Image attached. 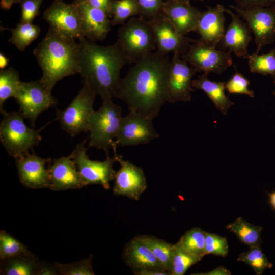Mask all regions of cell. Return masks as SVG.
I'll return each mask as SVG.
<instances>
[{"mask_svg":"<svg viewBox=\"0 0 275 275\" xmlns=\"http://www.w3.org/2000/svg\"><path fill=\"white\" fill-rule=\"evenodd\" d=\"M134 64L120 79L114 97L124 101L129 111L153 120L168 102L171 60L155 52Z\"/></svg>","mask_w":275,"mask_h":275,"instance_id":"cell-1","label":"cell"},{"mask_svg":"<svg viewBox=\"0 0 275 275\" xmlns=\"http://www.w3.org/2000/svg\"><path fill=\"white\" fill-rule=\"evenodd\" d=\"M79 74L102 100L114 97L122 68L131 62L119 41L101 46L86 37L79 40Z\"/></svg>","mask_w":275,"mask_h":275,"instance_id":"cell-2","label":"cell"},{"mask_svg":"<svg viewBox=\"0 0 275 275\" xmlns=\"http://www.w3.org/2000/svg\"><path fill=\"white\" fill-rule=\"evenodd\" d=\"M33 53L42 71L40 80L50 92L59 81L79 73V42L51 28Z\"/></svg>","mask_w":275,"mask_h":275,"instance_id":"cell-3","label":"cell"},{"mask_svg":"<svg viewBox=\"0 0 275 275\" xmlns=\"http://www.w3.org/2000/svg\"><path fill=\"white\" fill-rule=\"evenodd\" d=\"M112 98L103 99L101 107L94 110L88 119L89 147L102 150L106 155L110 149L117 148L113 139L117 136L122 117V107L115 104Z\"/></svg>","mask_w":275,"mask_h":275,"instance_id":"cell-4","label":"cell"},{"mask_svg":"<svg viewBox=\"0 0 275 275\" xmlns=\"http://www.w3.org/2000/svg\"><path fill=\"white\" fill-rule=\"evenodd\" d=\"M2 114L3 118L0 124V140L11 156L15 159L39 144L42 139L40 132L46 125L36 130L25 124L24 118L19 111H5Z\"/></svg>","mask_w":275,"mask_h":275,"instance_id":"cell-5","label":"cell"},{"mask_svg":"<svg viewBox=\"0 0 275 275\" xmlns=\"http://www.w3.org/2000/svg\"><path fill=\"white\" fill-rule=\"evenodd\" d=\"M131 64L153 52L156 47V38L148 20L132 17L119 29L118 39Z\"/></svg>","mask_w":275,"mask_h":275,"instance_id":"cell-6","label":"cell"},{"mask_svg":"<svg viewBox=\"0 0 275 275\" xmlns=\"http://www.w3.org/2000/svg\"><path fill=\"white\" fill-rule=\"evenodd\" d=\"M96 93L85 82L77 95L63 110H57V119L71 136L89 131L88 119L94 111Z\"/></svg>","mask_w":275,"mask_h":275,"instance_id":"cell-7","label":"cell"},{"mask_svg":"<svg viewBox=\"0 0 275 275\" xmlns=\"http://www.w3.org/2000/svg\"><path fill=\"white\" fill-rule=\"evenodd\" d=\"M181 57L197 72L206 74H221L233 63L230 51L216 49L215 46L200 39L195 40Z\"/></svg>","mask_w":275,"mask_h":275,"instance_id":"cell-8","label":"cell"},{"mask_svg":"<svg viewBox=\"0 0 275 275\" xmlns=\"http://www.w3.org/2000/svg\"><path fill=\"white\" fill-rule=\"evenodd\" d=\"M86 140L78 144L70 155L75 162L85 186L99 184L104 189H109L110 182L115 179L116 171L113 167L117 161L116 158L115 156L111 157L108 154L103 161L90 159L86 154Z\"/></svg>","mask_w":275,"mask_h":275,"instance_id":"cell-9","label":"cell"},{"mask_svg":"<svg viewBox=\"0 0 275 275\" xmlns=\"http://www.w3.org/2000/svg\"><path fill=\"white\" fill-rule=\"evenodd\" d=\"M14 98L19 112L28 119L33 127L38 116L43 111L57 106L58 100L39 80L21 82Z\"/></svg>","mask_w":275,"mask_h":275,"instance_id":"cell-10","label":"cell"},{"mask_svg":"<svg viewBox=\"0 0 275 275\" xmlns=\"http://www.w3.org/2000/svg\"><path fill=\"white\" fill-rule=\"evenodd\" d=\"M244 20L255 37L256 53L275 40V5L270 7L254 6L240 9L230 5Z\"/></svg>","mask_w":275,"mask_h":275,"instance_id":"cell-11","label":"cell"},{"mask_svg":"<svg viewBox=\"0 0 275 275\" xmlns=\"http://www.w3.org/2000/svg\"><path fill=\"white\" fill-rule=\"evenodd\" d=\"M153 120L134 112L121 120L120 127L114 145L116 146H133L145 144L159 138L152 122Z\"/></svg>","mask_w":275,"mask_h":275,"instance_id":"cell-12","label":"cell"},{"mask_svg":"<svg viewBox=\"0 0 275 275\" xmlns=\"http://www.w3.org/2000/svg\"><path fill=\"white\" fill-rule=\"evenodd\" d=\"M43 19L56 31L67 37L78 39L85 37L79 14L76 5L63 0H53L43 14Z\"/></svg>","mask_w":275,"mask_h":275,"instance_id":"cell-13","label":"cell"},{"mask_svg":"<svg viewBox=\"0 0 275 275\" xmlns=\"http://www.w3.org/2000/svg\"><path fill=\"white\" fill-rule=\"evenodd\" d=\"M149 21L155 35L156 52L159 55L167 56L173 52L182 56L195 40L179 34L162 10Z\"/></svg>","mask_w":275,"mask_h":275,"instance_id":"cell-14","label":"cell"},{"mask_svg":"<svg viewBox=\"0 0 275 275\" xmlns=\"http://www.w3.org/2000/svg\"><path fill=\"white\" fill-rule=\"evenodd\" d=\"M116 148L113 150L120 168L116 172L113 194L115 196H126L131 199L138 200L147 188L143 169L129 161L124 160L121 155L117 154Z\"/></svg>","mask_w":275,"mask_h":275,"instance_id":"cell-15","label":"cell"},{"mask_svg":"<svg viewBox=\"0 0 275 275\" xmlns=\"http://www.w3.org/2000/svg\"><path fill=\"white\" fill-rule=\"evenodd\" d=\"M123 258L137 275H169L150 249L135 237L125 246Z\"/></svg>","mask_w":275,"mask_h":275,"instance_id":"cell-16","label":"cell"},{"mask_svg":"<svg viewBox=\"0 0 275 275\" xmlns=\"http://www.w3.org/2000/svg\"><path fill=\"white\" fill-rule=\"evenodd\" d=\"M171 66L168 86V102H188L191 100L192 78L197 71L181 55L174 52L171 60Z\"/></svg>","mask_w":275,"mask_h":275,"instance_id":"cell-17","label":"cell"},{"mask_svg":"<svg viewBox=\"0 0 275 275\" xmlns=\"http://www.w3.org/2000/svg\"><path fill=\"white\" fill-rule=\"evenodd\" d=\"M51 158H43L32 151L15 159L18 175L21 184L32 189L50 188L48 164Z\"/></svg>","mask_w":275,"mask_h":275,"instance_id":"cell-18","label":"cell"},{"mask_svg":"<svg viewBox=\"0 0 275 275\" xmlns=\"http://www.w3.org/2000/svg\"><path fill=\"white\" fill-rule=\"evenodd\" d=\"M73 3L77 8L85 37L93 42L104 40L112 26L106 13L85 0H73Z\"/></svg>","mask_w":275,"mask_h":275,"instance_id":"cell-19","label":"cell"},{"mask_svg":"<svg viewBox=\"0 0 275 275\" xmlns=\"http://www.w3.org/2000/svg\"><path fill=\"white\" fill-rule=\"evenodd\" d=\"M48 168L50 182V189L52 190L76 189L86 186L70 155L51 159Z\"/></svg>","mask_w":275,"mask_h":275,"instance_id":"cell-20","label":"cell"},{"mask_svg":"<svg viewBox=\"0 0 275 275\" xmlns=\"http://www.w3.org/2000/svg\"><path fill=\"white\" fill-rule=\"evenodd\" d=\"M225 12L231 16L232 21L216 46L220 50L228 49L237 56L244 58L248 54V47L252 40V32L237 14L227 9Z\"/></svg>","mask_w":275,"mask_h":275,"instance_id":"cell-21","label":"cell"},{"mask_svg":"<svg viewBox=\"0 0 275 275\" xmlns=\"http://www.w3.org/2000/svg\"><path fill=\"white\" fill-rule=\"evenodd\" d=\"M161 10L180 35L196 31L202 12L190 4L166 0Z\"/></svg>","mask_w":275,"mask_h":275,"instance_id":"cell-22","label":"cell"},{"mask_svg":"<svg viewBox=\"0 0 275 275\" xmlns=\"http://www.w3.org/2000/svg\"><path fill=\"white\" fill-rule=\"evenodd\" d=\"M226 8L221 4L214 7H207L202 12L196 32L199 34V39L215 47L222 39L225 32Z\"/></svg>","mask_w":275,"mask_h":275,"instance_id":"cell-23","label":"cell"},{"mask_svg":"<svg viewBox=\"0 0 275 275\" xmlns=\"http://www.w3.org/2000/svg\"><path fill=\"white\" fill-rule=\"evenodd\" d=\"M1 260V274L39 275L41 261L32 252Z\"/></svg>","mask_w":275,"mask_h":275,"instance_id":"cell-24","label":"cell"},{"mask_svg":"<svg viewBox=\"0 0 275 275\" xmlns=\"http://www.w3.org/2000/svg\"><path fill=\"white\" fill-rule=\"evenodd\" d=\"M208 74H203L192 80V87L203 90L213 102L215 107L223 115H226L229 108L235 103L225 94V82L211 81Z\"/></svg>","mask_w":275,"mask_h":275,"instance_id":"cell-25","label":"cell"},{"mask_svg":"<svg viewBox=\"0 0 275 275\" xmlns=\"http://www.w3.org/2000/svg\"><path fill=\"white\" fill-rule=\"evenodd\" d=\"M226 228L249 247L260 246L262 242L261 238L262 227L252 224L242 217H238L227 225Z\"/></svg>","mask_w":275,"mask_h":275,"instance_id":"cell-26","label":"cell"},{"mask_svg":"<svg viewBox=\"0 0 275 275\" xmlns=\"http://www.w3.org/2000/svg\"><path fill=\"white\" fill-rule=\"evenodd\" d=\"M12 34L9 42L14 45L20 51L25 49L39 36L41 29L33 23H18L15 28L8 29Z\"/></svg>","mask_w":275,"mask_h":275,"instance_id":"cell-27","label":"cell"},{"mask_svg":"<svg viewBox=\"0 0 275 275\" xmlns=\"http://www.w3.org/2000/svg\"><path fill=\"white\" fill-rule=\"evenodd\" d=\"M152 251L166 271L171 275L174 244L153 236H139Z\"/></svg>","mask_w":275,"mask_h":275,"instance_id":"cell-28","label":"cell"},{"mask_svg":"<svg viewBox=\"0 0 275 275\" xmlns=\"http://www.w3.org/2000/svg\"><path fill=\"white\" fill-rule=\"evenodd\" d=\"M21 81L18 72L13 67L1 70L0 71V111L2 114L5 111L3 105L6 100L15 97Z\"/></svg>","mask_w":275,"mask_h":275,"instance_id":"cell-29","label":"cell"},{"mask_svg":"<svg viewBox=\"0 0 275 275\" xmlns=\"http://www.w3.org/2000/svg\"><path fill=\"white\" fill-rule=\"evenodd\" d=\"M250 72L267 76L270 75L275 84V48L268 53L259 55L256 52L247 54Z\"/></svg>","mask_w":275,"mask_h":275,"instance_id":"cell-30","label":"cell"},{"mask_svg":"<svg viewBox=\"0 0 275 275\" xmlns=\"http://www.w3.org/2000/svg\"><path fill=\"white\" fill-rule=\"evenodd\" d=\"M205 232L200 228H193L186 231L178 242L185 251L202 259L205 256Z\"/></svg>","mask_w":275,"mask_h":275,"instance_id":"cell-31","label":"cell"},{"mask_svg":"<svg viewBox=\"0 0 275 275\" xmlns=\"http://www.w3.org/2000/svg\"><path fill=\"white\" fill-rule=\"evenodd\" d=\"M112 26L123 25L128 18L139 15L136 0H113L111 5Z\"/></svg>","mask_w":275,"mask_h":275,"instance_id":"cell-32","label":"cell"},{"mask_svg":"<svg viewBox=\"0 0 275 275\" xmlns=\"http://www.w3.org/2000/svg\"><path fill=\"white\" fill-rule=\"evenodd\" d=\"M201 259L185 251L177 242L174 244L171 275H183Z\"/></svg>","mask_w":275,"mask_h":275,"instance_id":"cell-33","label":"cell"},{"mask_svg":"<svg viewBox=\"0 0 275 275\" xmlns=\"http://www.w3.org/2000/svg\"><path fill=\"white\" fill-rule=\"evenodd\" d=\"M237 260L249 265L258 275L262 274L266 269L273 266L262 252L260 246L249 247L248 251L239 255Z\"/></svg>","mask_w":275,"mask_h":275,"instance_id":"cell-34","label":"cell"},{"mask_svg":"<svg viewBox=\"0 0 275 275\" xmlns=\"http://www.w3.org/2000/svg\"><path fill=\"white\" fill-rule=\"evenodd\" d=\"M30 252L28 248L19 240L4 230L1 231V260Z\"/></svg>","mask_w":275,"mask_h":275,"instance_id":"cell-35","label":"cell"},{"mask_svg":"<svg viewBox=\"0 0 275 275\" xmlns=\"http://www.w3.org/2000/svg\"><path fill=\"white\" fill-rule=\"evenodd\" d=\"M93 255L88 258L74 262L70 264H61L57 262L53 263L61 275H94V272L92 265Z\"/></svg>","mask_w":275,"mask_h":275,"instance_id":"cell-36","label":"cell"},{"mask_svg":"<svg viewBox=\"0 0 275 275\" xmlns=\"http://www.w3.org/2000/svg\"><path fill=\"white\" fill-rule=\"evenodd\" d=\"M229 252L227 238L216 234L205 232V254L225 257Z\"/></svg>","mask_w":275,"mask_h":275,"instance_id":"cell-37","label":"cell"},{"mask_svg":"<svg viewBox=\"0 0 275 275\" xmlns=\"http://www.w3.org/2000/svg\"><path fill=\"white\" fill-rule=\"evenodd\" d=\"M250 84V81L235 70L232 77L225 83V87L229 94H246L253 98L254 92L249 89Z\"/></svg>","mask_w":275,"mask_h":275,"instance_id":"cell-38","label":"cell"},{"mask_svg":"<svg viewBox=\"0 0 275 275\" xmlns=\"http://www.w3.org/2000/svg\"><path fill=\"white\" fill-rule=\"evenodd\" d=\"M139 9V16L150 20L162 10L163 0H136Z\"/></svg>","mask_w":275,"mask_h":275,"instance_id":"cell-39","label":"cell"},{"mask_svg":"<svg viewBox=\"0 0 275 275\" xmlns=\"http://www.w3.org/2000/svg\"><path fill=\"white\" fill-rule=\"evenodd\" d=\"M44 0H21L20 22L32 23L39 15V10Z\"/></svg>","mask_w":275,"mask_h":275,"instance_id":"cell-40","label":"cell"},{"mask_svg":"<svg viewBox=\"0 0 275 275\" xmlns=\"http://www.w3.org/2000/svg\"><path fill=\"white\" fill-rule=\"evenodd\" d=\"M236 7L245 9L254 6L270 7L275 5V0H235Z\"/></svg>","mask_w":275,"mask_h":275,"instance_id":"cell-41","label":"cell"},{"mask_svg":"<svg viewBox=\"0 0 275 275\" xmlns=\"http://www.w3.org/2000/svg\"><path fill=\"white\" fill-rule=\"evenodd\" d=\"M91 6L100 9L106 13L109 18L112 17L111 5L113 0H85Z\"/></svg>","mask_w":275,"mask_h":275,"instance_id":"cell-42","label":"cell"},{"mask_svg":"<svg viewBox=\"0 0 275 275\" xmlns=\"http://www.w3.org/2000/svg\"><path fill=\"white\" fill-rule=\"evenodd\" d=\"M58 271L53 263L52 264L41 261L39 275H57Z\"/></svg>","mask_w":275,"mask_h":275,"instance_id":"cell-43","label":"cell"},{"mask_svg":"<svg viewBox=\"0 0 275 275\" xmlns=\"http://www.w3.org/2000/svg\"><path fill=\"white\" fill-rule=\"evenodd\" d=\"M193 275H230L231 272L226 268L223 266H220L213 270L202 273H196L192 274Z\"/></svg>","mask_w":275,"mask_h":275,"instance_id":"cell-44","label":"cell"},{"mask_svg":"<svg viewBox=\"0 0 275 275\" xmlns=\"http://www.w3.org/2000/svg\"><path fill=\"white\" fill-rule=\"evenodd\" d=\"M21 0H1V7L4 10H8L15 4L20 3Z\"/></svg>","mask_w":275,"mask_h":275,"instance_id":"cell-45","label":"cell"},{"mask_svg":"<svg viewBox=\"0 0 275 275\" xmlns=\"http://www.w3.org/2000/svg\"><path fill=\"white\" fill-rule=\"evenodd\" d=\"M9 59L3 53H0V69L4 70L9 64Z\"/></svg>","mask_w":275,"mask_h":275,"instance_id":"cell-46","label":"cell"},{"mask_svg":"<svg viewBox=\"0 0 275 275\" xmlns=\"http://www.w3.org/2000/svg\"><path fill=\"white\" fill-rule=\"evenodd\" d=\"M269 195V203L272 208L275 210V191L268 194Z\"/></svg>","mask_w":275,"mask_h":275,"instance_id":"cell-47","label":"cell"},{"mask_svg":"<svg viewBox=\"0 0 275 275\" xmlns=\"http://www.w3.org/2000/svg\"><path fill=\"white\" fill-rule=\"evenodd\" d=\"M176 2H180L186 4H190V0H170Z\"/></svg>","mask_w":275,"mask_h":275,"instance_id":"cell-48","label":"cell"},{"mask_svg":"<svg viewBox=\"0 0 275 275\" xmlns=\"http://www.w3.org/2000/svg\"><path fill=\"white\" fill-rule=\"evenodd\" d=\"M273 94L274 95H275V89H274V90L273 92Z\"/></svg>","mask_w":275,"mask_h":275,"instance_id":"cell-49","label":"cell"},{"mask_svg":"<svg viewBox=\"0 0 275 275\" xmlns=\"http://www.w3.org/2000/svg\"><path fill=\"white\" fill-rule=\"evenodd\" d=\"M199 1H203V0H199Z\"/></svg>","mask_w":275,"mask_h":275,"instance_id":"cell-50","label":"cell"}]
</instances>
